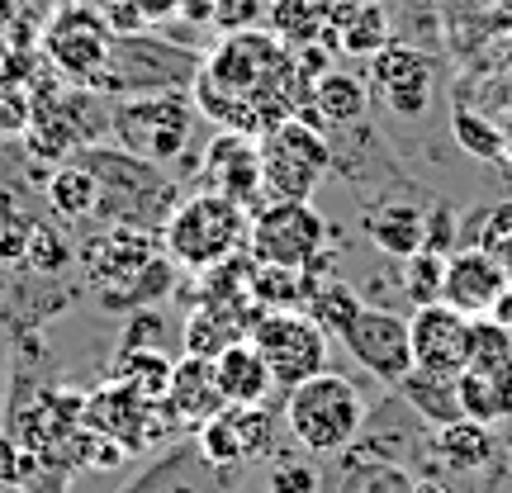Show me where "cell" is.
Returning a JSON list of instances; mask_svg holds the SVG:
<instances>
[{
    "label": "cell",
    "instance_id": "1",
    "mask_svg": "<svg viewBox=\"0 0 512 493\" xmlns=\"http://www.w3.org/2000/svg\"><path fill=\"white\" fill-rule=\"evenodd\" d=\"M76 266L86 275V285L100 294L105 309L133 313L147 309L176 290V261L152 247L147 233L133 228H100L76 247Z\"/></svg>",
    "mask_w": 512,
    "mask_h": 493
},
{
    "label": "cell",
    "instance_id": "2",
    "mask_svg": "<svg viewBox=\"0 0 512 493\" xmlns=\"http://www.w3.org/2000/svg\"><path fill=\"white\" fill-rule=\"evenodd\" d=\"M76 162L86 166L100 185V209H95V228H133V233H152L171 219V209L181 204V185L166 176L162 166L133 157L124 147L91 143L76 152Z\"/></svg>",
    "mask_w": 512,
    "mask_h": 493
},
{
    "label": "cell",
    "instance_id": "3",
    "mask_svg": "<svg viewBox=\"0 0 512 493\" xmlns=\"http://www.w3.org/2000/svg\"><path fill=\"white\" fill-rule=\"evenodd\" d=\"M285 432L309 456H342L351 451L370 422L361 384L342 370H318L313 380L294 384L285 394Z\"/></svg>",
    "mask_w": 512,
    "mask_h": 493
},
{
    "label": "cell",
    "instance_id": "4",
    "mask_svg": "<svg viewBox=\"0 0 512 493\" xmlns=\"http://www.w3.org/2000/svg\"><path fill=\"white\" fill-rule=\"evenodd\" d=\"M247 233H252V214L242 204L214 190H195V195H181L171 219L162 223V252L181 271L204 275L228 256L247 252Z\"/></svg>",
    "mask_w": 512,
    "mask_h": 493
},
{
    "label": "cell",
    "instance_id": "5",
    "mask_svg": "<svg viewBox=\"0 0 512 493\" xmlns=\"http://www.w3.org/2000/svg\"><path fill=\"white\" fill-rule=\"evenodd\" d=\"M195 95L185 91H152V95H124L110 110V138L133 157L152 166H171L185 157L195 138Z\"/></svg>",
    "mask_w": 512,
    "mask_h": 493
},
{
    "label": "cell",
    "instance_id": "6",
    "mask_svg": "<svg viewBox=\"0 0 512 493\" xmlns=\"http://www.w3.org/2000/svg\"><path fill=\"white\" fill-rule=\"evenodd\" d=\"M261 190L266 204L275 200H313V190L332 171V138L304 119H285L280 128L261 133Z\"/></svg>",
    "mask_w": 512,
    "mask_h": 493
},
{
    "label": "cell",
    "instance_id": "7",
    "mask_svg": "<svg viewBox=\"0 0 512 493\" xmlns=\"http://www.w3.org/2000/svg\"><path fill=\"white\" fill-rule=\"evenodd\" d=\"M200 62L171 48L152 34H114L110 62L95 81V95H152V91H185L195 86Z\"/></svg>",
    "mask_w": 512,
    "mask_h": 493
},
{
    "label": "cell",
    "instance_id": "8",
    "mask_svg": "<svg viewBox=\"0 0 512 493\" xmlns=\"http://www.w3.org/2000/svg\"><path fill=\"white\" fill-rule=\"evenodd\" d=\"M247 342L261 351L275 389H285V394L294 384L313 380L318 370H328V332L304 309H266Z\"/></svg>",
    "mask_w": 512,
    "mask_h": 493
},
{
    "label": "cell",
    "instance_id": "9",
    "mask_svg": "<svg viewBox=\"0 0 512 493\" xmlns=\"http://www.w3.org/2000/svg\"><path fill=\"white\" fill-rule=\"evenodd\" d=\"M328 247H332V223L309 200H275V204H261L252 214L247 252L261 266H294V271H304L313 256H323Z\"/></svg>",
    "mask_w": 512,
    "mask_h": 493
},
{
    "label": "cell",
    "instance_id": "10",
    "mask_svg": "<svg viewBox=\"0 0 512 493\" xmlns=\"http://www.w3.org/2000/svg\"><path fill=\"white\" fill-rule=\"evenodd\" d=\"M110 43H114V29L86 0L62 5L48 19V29H43V57L81 91H95V81H100L105 62H110Z\"/></svg>",
    "mask_w": 512,
    "mask_h": 493
},
{
    "label": "cell",
    "instance_id": "11",
    "mask_svg": "<svg viewBox=\"0 0 512 493\" xmlns=\"http://www.w3.org/2000/svg\"><path fill=\"white\" fill-rule=\"evenodd\" d=\"M342 347L356 366L366 370L370 380L399 389L413 370V332H408V318L394 309H380V304H366L361 318L347 328Z\"/></svg>",
    "mask_w": 512,
    "mask_h": 493
},
{
    "label": "cell",
    "instance_id": "12",
    "mask_svg": "<svg viewBox=\"0 0 512 493\" xmlns=\"http://www.w3.org/2000/svg\"><path fill=\"white\" fill-rule=\"evenodd\" d=\"M432 76H437V67H432V57L422 53V48L389 43V48H380V53L370 57L366 86L389 114L422 119L427 105H432Z\"/></svg>",
    "mask_w": 512,
    "mask_h": 493
},
{
    "label": "cell",
    "instance_id": "13",
    "mask_svg": "<svg viewBox=\"0 0 512 493\" xmlns=\"http://www.w3.org/2000/svg\"><path fill=\"white\" fill-rule=\"evenodd\" d=\"M200 181H204V190L228 195V200L242 204L247 214H256V209L266 204V190H261V143H256L252 133L223 128L219 138L204 147Z\"/></svg>",
    "mask_w": 512,
    "mask_h": 493
},
{
    "label": "cell",
    "instance_id": "14",
    "mask_svg": "<svg viewBox=\"0 0 512 493\" xmlns=\"http://www.w3.org/2000/svg\"><path fill=\"white\" fill-rule=\"evenodd\" d=\"M413 332V366L441 370V375H460L470 366V347H475V318H465L451 304H427L413 309L408 318Z\"/></svg>",
    "mask_w": 512,
    "mask_h": 493
},
{
    "label": "cell",
    "instance_id": "15",
    "mask_svg": "<svg viewBox=\"0 0 512 493\" xmlns=\"http://www.w3.org/2000/svg\"><path fill=\"white\" fill-rule=\"evenodd\" d=\"M261 304H256L252 294H242V299H200L190 318H185V356H204V361H214L223 356L228 347H238L247 342L256 328V318H261Z\"/></svg>",
    "mask_w": 512,
    "mask_h": 493
},
{
    "label": "cell",
    "instance_id": "16",
    "mask_svg": "<svg viewBox=\"0 0 512 493\" xmlns=\"http://www.w3.org/2000/svg\"><path fill=\"white\" fill-rule=\"evenodd\" d=\"M119 493H233V470H219L200 456V446H171L157 460H147L138 479H128Z\"/></svg>",
    "mask_w": 512,
    "mask_h": 493
},
{
    "label": "cell",
    "instance_id": "17",
    "mask_svg": "<svg viewBox=\"0 0 512 493\" xmlns=\"http://www.w3.org/2000/svg\"><path fill=\"white\" fill-rule=\"evenodd\" d=\"M503 290H508V275H503L494 252H484V247H456V252L446 256L441 304L460 309L465 318H489Z\"/></svg>",
    "mask_w": 512,
    "mask_h": 493
},
{
    "label": "cell",
    "instance_id": "18",
    "mask_svg": "<svg viewBox=\"0 0 512 493\" xmlns=\"http://www.w3.org/2000/svg\"><path fill=\"white\" fill-rule=\"evenodd\" d=\"M318 43H328L332 53L347 57H375L380 48H389V15H384L380 0H332L328 29Z\"/></svg>",
    "mask_w": 512,
    "mask_h": 493
},
{
    "label": "cell",
    "instance_id": "19",
    "mask_svg": "<svg viewBox=\"0 0 512 493\" xmlns=\"http://www.w3.org/2000/svg\"><path fill=\"white\" fill-rule=\"evenodd\" d=\"M228 403L219 394V380H214V361L204 356H181L176 370H171V389H166V413L176 427H204V422L223 413Z\"/></svg>",
    "mask_w": 512,
    "mask_h": 493
},
{
    "label": "cell",
    "instance_id": "20",
    "mask_svg": "<svg viewBox=\"0 0 512 493\" xmlns=\"http://www.w3.org/2000/svg\"><path fill=\"white\" fill-rule=\"evenodd\" d=\"M361 228H366V238L375 242V252L394 256V261H408L413 252L427 247V209H422V204L380 200L366 219H361Z\"/></svg>",
    "mask_w": 512,
    "mask_h": 493
},
{
    "label": "cell",
    "instance_id": "21",
    "mask_svg": "<svg viewBox=\"0 0 512 493\" xmlns=\"http://www.w3.org/2000/svg\"><path fill=\"white\" fill-rule=\"evenodd\" d=\"M432 456H437L441 470H484L494 465L498 456V441H494V427L489 422H475V418H456L446 427H432Z\"/></svg>",
    "mask_w": 512,
    "mask_h": 493
},
{
    "label": "cell",
    "instance_id": "22",
    "mask_svg": "<svg viewBox=\"0 0 512 493\" xmlns=\"http://www.w3.org/2000/svg\"><path fill=\"white\" fill-rule=\"evenodd\" d=\"M399 403L408 413H418L427 427H446V422L465 418V408H460V375H441V370L413 366L408 380L399 384Z\"/></svg>",
    "mask_w": 512,
    "mask_h": 493
},
{
    "label": "cell",
    "instance_id": "23",
    "mask_svg": "<svg viewBox=\"0 0 512 493\" xmlns=\"http://www.w3.org/2000/svg\"><path fill=\"white\" fill-rule=\"evenodd\" d=\"M214 380H219L223 403H271L275 394L271 370H266V361H261V351L252 342H238L223 356H214Z\"/></svg>",
    "mask_w": 512,
    "mask_h": 493
},
{
    "label": "cell",
    "instance_id": "24",
    "mask_svg": "<svg viewBox=\"0 0 512 493\" xmlns=\"http://www.w3.org/2000/svg\"><path fill=\"white\" fill-rule=\"evenodd\" d=\"M313 110H318V119H323V128H351L361 124L370 110V86L366 76L356 72H342V67H332V72H323L318 81H313Z\"/></svg>",
    "mask_w": 512,
    "mask_h": 493
},
{
    "label": "cell",
    "instance_id": "25",
    "mask_svg": "<svg viewBox=\"0 0 512 493\" xmlns=\"http://www.w3.org/2000/svg\"><path fill=\"white\" fill-rule=\"evenodd\" d=\"M43 204L57 223H95V209H100V185L86 166L76 162H62L48 176V190H43Z\"/></svg>",
    "mask_w": 512,
    "mask_h": 493
},
{
    "label": "cell",
    "instance_id": "26",
    "mask_svg": "<svg viewBox=\"0 0 512 493\" xmlns=\"http://www.w3.org/2000/svg\"><path fill=\"white\" fill-rule=\"evenodd\" d=\"M171 370H176V361L162 347H119V356H114V380L147 403H166Z\"/></svg>",
    "mask_w": 512,
    "mask_h": 493
},
{
    "label": "cell",
    "instance_id": "27",
    "mask_svg": "<svg viewBox=\"0 0 512 493\" xmlns=\"http://www.w3.org/2000/svg\"><path fill=\"white\" fill-rule=\"evenodd\" d=\"M361 309H366V299L351 290L347 280H337V275H328V280H318L309 294V304H304V313H309L318 328L328 332V342H342L347 337V328L361 318Z\"/></svg>",
    "mask_w": 512,
    "mask_h": 493
},
{
    "label": "cell",
    "instance_id": "28",
    "mask_svg": "<svg viewBox=\"0 0 512 493\" xmlns=\"http://www.w3.org/2000/svg\"><path fill=\"white\" fill-rule=\"evenodd\" d=\"M332 15V0H271V34L285 43V48H309L323 38Z\"/></svg>",
    "mask_w": 512,
    "mask_h": 493
},
{
    "label": "cell",
    "instance_id": "29",
    "mask_svg": "<svg viewBox=\"0 0 512 493\" xmlns=\"http://www.w3.org/2000/svg\"><path fill=\"white\" fill-rule=\"evenodd\" d=\"M418 479L394 460H375L361 451H342V484L337 493H413Z\"/></svg>",
    "mask_w": 512,
    "mask_h": 493
},
{
    "label": "cell",
    "instance_id": "30",
    "mask_svg": "<svg viewBox=\"0 0 512 493\" xmlns=\"http://www.w3.org/2000/svg\"><path fill=\"white\" fill-rule=\"evenodd\" d=\"M313 285L318 280L309 271H294V266H261L256 261L252 271V299L261 309H304Z\"/></svg>",
    "mask_w": 512,
    "mask_h": 493
},
{
    "label": "cell",
    "instance_id": "31",
    "mask_svg": "<svg viewBox=\"0 0 512 493\" xmlns=\"http://www.w3.org/2000/svg\"><path fill=\"white\" fill-rule=\"evenodd\" d=\"M460 408L475 422H503L512 418V380L498 375H479V370H460Z\"/></svg>",
    "mask_w": 512,
    "mask_h": 493
},
{
    "label": "cell",
    "instance_id": "32",
    "mask_svg": "<svg viewBox=\"0 0 512 493\" xmlns=\"http://www.w3.org/2000/svg\"><path fill=\"white\" fill-rule=\"evenodd\" d=\"M228 418L238 427L242 460H266L280 451V418L271 403H228Z\"/></svg>",
    "mask_w": 512,
    "mask_h": 493
},
{
    "label": "cell",
    "instance_id": "33",
    "mask_svg": "<svg viewBox=\"0 0 512 493\" xmlns=\"http://www.w3.org/2000/svg\"><path fill=\"white\" fill-rule=\"evenodd\" d=\"M399 290L413 309H427V304H441V290H446V256L441 252H413L399 266Z\"/></svg>",
    "mask_w": 512,
    "mask_h": 493
},
{
    "label": "cell",
    "instance_id": "34",
    "mask_svg": "<svg viewBox=\"0 0 512 493\" xmlns=\"http://www.w3.org/2000/svg\"><path fill=\"white\" fill-rule=\"evenodd\" d=\"M451 133H456V143L465 147L470 157H479V162H508V138H503V128L489 124L479 110L456 105V110H451Z\"/></svg>",
    "mask_w": 512,
    "mask_h": 493
},
{
    "label": "cell",
    "instance_id": "35",
    "mask_svg": "<svg viewBox=\"0 0 512 493\" xmlns=\"http://www.w3.org/2000/svg\"><path fill=\"white\" fill-rule=\"evenodd\" d=\"M465 370L512 380V328H503L498 318H475V347H470V366Z\"/></svg>",
    "mask_w": 512,
    "mask_h": 493
},
{
    "label": "cell",
    "instance_id": "36",
    "mask_svg": "<svg viewBox=\"0 0 512 493\" xmlns=\"http://www.w3.org/2000/svg\"><path fill=\"white\" fill-rule=\"evenodd\" d=\"M266 493H323V470L309 451H275L266 470Z\"/></svg>",
    "mask_w": 512,
    "mask_h": 493
},
{
    "label": "cell",
    "instance_id": "37",
    "mask_svg": "<svg viewBox=\"0 0 512 493\" xmlns=\"http://www.w3.org/2000/svg\"><path fill=\"white\" fill-rule=\"evenodd\" d=\"M162 332H166L162 309L147 304V309L128 313V328H124V342H119V347H162Z\"/></svg>",
    "mask_w": 512,
    "mask_h": 493
},
{
    "label": "cell",
    "instance_id": "38",
    "mask_svg": "<svg viewBox=\"0 0 512 493\" xmlns=\"http://www.w3.org/2000/svg\"><path fill=\"white\" fill-rule=\"evenodd\" d=\"M95 10L105 15V24H110L114 34H147V19L138 10V0H100Z\"/></svg>",
    "mask_w": 512,
    "mask_h": 493
},
{
    "label": "cell",
    "instance_id": "39",
    "mask_svg": "<svg viewBox=\"0 0 512 493\" xmlns=\"http://www.w3.org/2000/svg\"><path fill=\"white\" fill-rule=\"evenodd\" d=\"M181 15L190 24H219V0H181Z\"/></svg>",
    "mask_w": 512,
    "mask_h": 493
},
{
    "label": "cell",
    "instance_id": "40",
    "mask_svg": "<svg viewBox=\"0 0 512 493\" xmlns=\"http://www.w3.org/2000/svg\"><path fill=\"white\" fill-rule=\"evenodd\" d=\"M147 24H166L171 15H181V0H138Z\"/></svg>",
    "mask_w": 512,
    "mask_h": 493
},
{
    "label": "cell",
    "instance_id": "41",
    "mask_svg": "<svg viewBox=\"0 0 512 493\" xmlns=\"http://www.w3.org/2000/svg\"><path fill=\"white\" fill-rule=\"evenodd\" d=\"M489 318H498L503 328H512V285L498 294V304H494V313H489Z\"/></svg>",
    "mask_w": 512,
    "mask_h": 493
},
{
    "label": "cell",
    "instance_id": "42",
    "mask_svg": "<svg viewBox=\"0 0 512 493\" xmlns=\"http://www.w3.org/2000/svg\"><path fill=\"white\" fill-rule=\"evenodd\" d=\"M494 256H498V266H503V275H508V285H512V233L503 242H494Z\"/></svg>",
    "mask_w": 512,
    "mask_h": 493
},
{
    "label": "cell",
    "instance_id": "43",
    "mask_svg": "<svg viewBox=\"0 0 512 493\" xmlns=\"http://www.w3.org/2000/svg\"><path fill=\"white\" fill-rule=\"evenodd\" d=\"M413 493H456V489H451L446 479H427V475H422L418 484H413Z\"/></svg>",
    "mask_w": 512,
    "mask_h": 493
},
{
    "label": "cell",
    "instance_id": "44",
    "mask_svg": "<svg viewBox=\"0 0 512 493\" xmlns=\"http://www.w3.org/2000/svg\"><path fill=\"white\" fill-rule=\"evenodd\" d=\"M508 484H512V465H508Z\"/></svg>",
    "mask_w": 512,
    "mask_h": 493
},
{
    "label": "cell",
    "instance_id": "45",
    "mask_svg": "<svg viewBox=\"0 0 512 493\" xmlns=\"http://www.w3.org/2000/svg\"><path fill=\"white\" fill-rule=\"evenodd\" d=\"M233 493H242V489H233Z\"/></svg>",
    "mask_w": 512,
    "mask_h": 493
}]
</instances>
